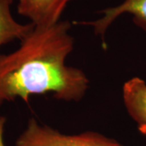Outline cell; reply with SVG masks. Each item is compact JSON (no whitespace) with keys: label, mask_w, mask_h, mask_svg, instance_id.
Listing matches in <instances>:
<instances>
[{"label":"cell","mask_w":146,"mask_h":146,"mask_svg":"<svg viewBox=\"0 0 146 146\" xmlns=\"http://www.w3.org/2000/svg\"><path fill=\"white\" fill-rule=\"evenodd\" d=\"M126 110L141 134L146 136V82L140 77L127 80L123 86Z\"/></svg>","instance_id":"5b68a950"},{"label":"cell","mask_w":146,"mask_h":146,"mask_svg":"<svg viewBox=\"0 0 146 146\" xmlns=\"http://www.w3.org/2000/svg\"><path fill=\"white\" fill-rule=\"evenodd\" d=\"M101 13L102 16L98 20L75 21L73 24L92 27L94 33L102 37L104 46H106L105 35L106 31L110 25L123 14H131L134 24L146 32V0H123L119 5L107 7L101 11Z\"/></svg>","instance_id":"3957f363"},{"label":"cell","mask_w":146,"mask_h":146,"mask_svg":"<svg viewBox=\"0 0 146 146\" xmlns=\"http://www.w3.org/2000/svg\"><path fill=\"white\" fill-rule=\"evenodd\" d=\"M13 0H0V48L7 43L21 42L33 29L32 23L21 24L15 20L11 7Z\"/></svg>","instance_id":"8992f818"},{"label":"cell","mask_w":146,"mask_h":146,"mask_svg":"<svg viewBox=\"0 0 146 146\" xmlns=\"http://www.w3.org/2000/svg\"><path fill=\"white\" fill-rule=\"evenodd\" d=\"M6 122H7V118L5 116L0 115V146H5L3 143V132H4Z\"/></svg>","instance_id":"52a82bcc"},{"label":"cell","mask_w":146,"mask_h":146,"mask_svg":"<svg viewBox=\"0 0 146 146\" xmlns=\"http://www.w3.org/2000/svg\"><path fill=\"white\" fill-rule=\"evenodd\" d=\"M16 146H123L115 139L96 131L76 135L63 134L46 124L29 119L26 128L17 138Z\"/></svg>","instance_id":"7a4b0ae2"},{"label":"cell","mask_w":146,"mask_h":146,"mask_svg":"<svg viewBox=\"0 0 146 146\" xmlns=\"http://www.w3.org/2000/svg\"><path fill=\"white\" fill-rule=\"evenodd\" d=\"M68 21L50 26H36L9 54H0V107L31 95L52 94L54 98L79 102L84 98L89 80L81 69L66 59L74 49Z\"/></svg>","instance_id":"6da1fadb"},{"label":"cell","mask_w":146,"mask_h":146,"mask_svg":"<svg viewBox=\"0 0 146 146\" xmlns=\"http://www.w3.org/2000/svg\"><path fill=\"white\" fill-rule=\"evenodd\" d=\"M72 0H19L17 11L36 26H50L60 21Z\"/></svg>","instance_id":"277c9868"}]
</instances>
